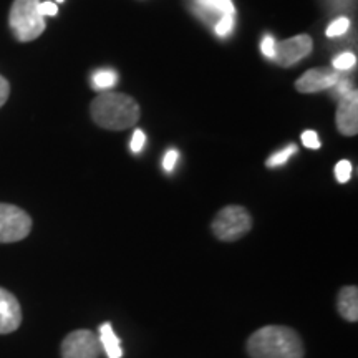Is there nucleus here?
<instances>
[{
	"mask_svg": "<svg viewBox=\"0 0 358 358\" xmlns=\"http://www.w3.org/2000/svg\"><path fill=\"white\" fill-rule=\"evenodd\" d=\"M38 12L42 13L43 17H55L58 13V7H57V3H53V2H42V0H40Z\"/></svg>",
	"mask_w": 358,
	"mask_h": 358,
	"instance_id": "obj_25",
	"label": "nucleus"
},
{
	"mask_svg": "<svg viewBox=\"0 0 358 358\" xmlns=\"http://www.w3.org/2000/svg\"><path fill=\"white\" fill-rule=\"evenodd\" d=\"M335 178H337L338 182L345 185V182L350 181L352 178V163L347 159L338 161L337 166H335Z\"/></svg>",
	"mask_w": 358,
	"mask_h": 358,
	"instance_id": "obj_19",
	"label": "nucleus"
},
{
	"mask_svg": "<svg viewBox=\"0 0 358 358\" xmlns=\"http://www.w3.org/2000/svg\"><path fill=\"white\" fill-rule=\"evenodd\" d=\"M355 64H357V57L350 52H345V53H342V55L334 58V69L337 71L350 70L355 66Z\"/></svg>",
	"mask_w": 358,
	"mask_h": 358,
	"instance_id": "obj_17",
	"label": "nucleus"
},
{
	"mask_svg": "<svg viewBox=\"0 0 358 358\" xmlns=\"http://www.w3.org/2000/svg\"><path fill=\"white\" fill-rule=\"evenodd\" d=\"M8 96H10V83L7 82V78H3L2 75H0V108L6 105Z\"/></svg>",
	"mask_w": 358,
	"mask_h": 358,
	"instance_id": "obj_26",
	"label": "nucleus"
},
{
	"mask_svg": "<svg viewBox=\"0 0 358 358\" xmlns=\"http://www.w3.org/2000/svg\"><path fill=\"white\" fill-rule=\"evenodd\" d=\"M350 29V20L347 17H338L337 20H334L332 24L327 29V37H342L343 34H347V30Z\"/></svg>",
	"mask_w": 358,
	"mask_h": 358,
	"instance_id": "obj_16",
	"label": "nucleus"
},
{
	"mask_svg": "<svg viewBox=\"0 0 358 358\" xmlns=\"http://www.w3.org/2000/svg\"><path fill=\"white\" fill-rule=\"evenodd\" d=\"M40 0H13L8 13V27L19 42H32L47 29L45 17L38 12Z\"/></svg>",
	"mask_w": 358,
	"mask_h": 358,
	"instance_id": "obj_3",
	"label": "nucleus"
},
{
	"mask_svg": "<svg viewBox=\"0 0 358 358\" xmlns=\"http://www.w3.org/2000/svg\"><path fill=\"white\" fill-rule=\"evenodd\" d=\"M214 236L224 243H234L252 229V217L243 206H226L211 224Z\"/></svg>",
	"mask_w": 358,
	"mask_h": 358,
	"instance_id": "obj_4",
	"label": "nucleus"
},
{
	"mask_svg": "<svg viewBox=\"0 0 358 358\" xmlns=\"http://www.w3.org/2000/svg\"><path fill=\"white\" fill-rule=\"evenodd\" d=\"M330 90H334V96L338 98V100H340V98H342L343 95H347V93L350 92L352 88H350V83H348V80H345L343 77H340L338 82L335 83Z\"/></svg>",
	"mask_w": 358,
	"mask_h": 358,
	"instance_id": "obj_22",
	"label": "nucleus"
},
{
	"mask_svg": "<svg viewBox=\"0 0 358 358\" xmlns=\"http://www.w3.org/2000/svg\"><path fill=\"white\" fill-rule=\"evenodd\" d=\"M178 159H179V153L176 150H169L166 155H164V159H163V168L166 169L168 173H171L173 169H174V166H176V163H178Z\"/></svg>",
	"mask_w": 358,
	"mask_h": 358,
	"instance_id": "obj_24",
	"label": "nucleus"
},
{
	"mask_svg": "<svg viewBox=\"0 0 358 358\" xmlns=\"http://www.w3.org/2000/svg\"><path fill=\"white\" fill-rule=\"evenodd\" d=\"M302 143L303 146L308 148V150H320L319 136H317V133L312 131V129H307V131L302 133Z\"/></svg>",
	"mask_w": 358,
	"mask_h": 358,
	"instance_id": "obj_20",
	"label": "nucleus"
},
{
	"mask_svg": "<svg viewBox=\"0 0 358 358\" xmlns=\"http://www.w3.org/2000/svg\"><path fill=\"white\" fill-rule=\"evenodd\" d=\"M342 77L340 71L334 66H319V69H312L306 71L301 78L295 82V90L299 93H319L324 90H330L338 78Z\"/></svg>",
	"mask_w": 358,
	"mask_h": 358,
	"instance_id": "obj_8",
	"label": "nucleus"
},
{
	"mask_svg": "<svg viewBox=\"0 0 358 358\" xmlns=\"http://www.w3.org/2000/svg\"><path fill=\"white\" fill-rule=\"evenodd\" d=\"M248 352L252 358H303L302 338L282 325L262 327L250 335Z\"/></svg>",
	"mask_w": 358,
	"mask_h": 358,
	"instance_id": "obj_2",
	"label": "nucleus"
},
{
	"mask_svg": "<svg viewBox=\"0 0 358 358\" xmlns=\"http://www.w3.org/2000/svg\"><path fill=\"white\" fill-rule=\"evenodd\" d=\"M22 324V308L17 297L0 287V335L12 334Z\"/></svg>",
	"mask_w": 358,
	"mask_h": 358,
	"instance_id": "obj_10",
	"label": "nucleus"
},
{
	"mask_svg": "<svg viewBox=\"0 0 358 358\" xmlns=\"http://www.w3.org/2000/svg\"><path fill=\"white\" fill-rule=\"evenodd\" d=\"M313 42L308 35H295L292 38L275 42V52L272 60L279 66H292L302 58L312 53Z\"/></svg>",
	"mask_w": 358,
	"mask_h": 358,
	"instance_id": "obj_7",
	"label": "nucleus"
},
{
	"mask_svg": "<svg viewBox=\"0 0 358 358\" xmlns=\"http://www.w3.org/2000/svg\"><path fill=\"white\" fill-rule=\"evenodd\" d=\"M57 2H58V3H62V2H65V0H57Z\"/></svg>",
	"mask_w": 358,
	"mask_h": 358,
	"instance_id": "obj_27",
	"label": "nucleus"
},
{
	"mask_svg": "<svg viewBox=\"0 0 358 358\" xmlns=\"http://www.w3.org/2000/svg\"><path fill=\"white\" fill-rule=\"evenodd\" d=\"M337 307L340 315L348 322L358 320V289L355 285H348L338 292Z\"/></svg>",
	"mask_w": 358,
	"mask_h": 358,
	"instance_id": "obj_11",
	"label": "nucleus"
},
{
	"mask_svg": "<svg viewBox=\"0 0 358 358\" xmlns=\"http://www.w3.org/2000/svg\"><path fill=\"white\" fill-rule=\"evenodd\" d=\"M297 146L295 145H289L285 146L284 150L277 151V153H274L272 156H268V159L266 161V166L267 168H279L282 166V164H285L287 161L290 159V156L297 155Z\"/></svg>",
	"mask_w": 358,
	"mask_h": 358,
	"instance_id": "obj_14",
	"label": "nucleus"
},
{
	"mask_svg": "<svg viewBox=\"0 0 358 358\" xmlns=\"http://www.w3.org/2000/svg\"><path fill=\"white\" fill-rule=\"evenodd\" d=\"M100 340L92 330H75L62 342V358H98Z\"/></svg>",
	"mask_w": 358,
	"mask_h": 358,
	"instance_id": "obj_6",
	"label": "nucleus"
},
{
	"mask_svg": "<svg viewBox=\"0 0 358 358\" xmlns=\"http://www.w3.org/2000/svg\"><path fill=\"white\" fill-rule=\"evenodd\" d=\"M234 29V15H222L216 24H214V30L219 37H227Z\"/></svg>",
	"mask_w": 358,
	"mask_h": 358,
	"instance_id": "obj_18",
	"label": "nucleus"
},
{
	"mask_svg": "<svg viewBox=\"0 0 358 358\" xmlns=\"http://www.w3.org/2000/svg\"><path fill=\"white\" fill-rule=\"evenodd\" d=\"M32 231V219L24 209L0 203V243L10 244L25 239Z\"/></svg>",
	"mask_w": 358,
	"mask_h": 358,
	"instance_id": "obj_5",
	"label": "nucleus"
},
{
	"mask_svg": "<svg viewBox=\"0 0 358 358\" xmlns=\"http://www.w3.org/2000/svg\"><path fill=\"white\" fill-rule=\"evenodd\" d=\"M145 143H146V134L141 131V129H136V131L133 133V138H131V151L133 153H140L143 151V148H145Z\"/></svg>",
	"mask_w": 358,
	"mask_h": 358,
	"instance_id": "obj_21",
	"label": "nucleus"
},
{
	"mask_svg": "<svg viewBox=\"0 0 358 358\" xmlns=\"http://www.w3.org/2000/svg\"><path fill=\"white\" fill-rule=\"evenodd\" d=\"M90 115L100 128L123 131L140 122L141 108L138 101L129 95L103 92L90 105Z\"/></svg>",
	"mask_w": 358,
	"mask_h": 358,
	"instance_id": "obj_1",
	"label": "nucleus"
},
{
	"mask_svg": "<svg viewBox=\"0 0 358 358\" xmlns=\"http://www.w3.org/2000/svg\"><path fill=\"white\" fill-rule=\"evenodd\" d=\"M116 82H118V75L113 70H100L93 75V87L98 90L115 87Z\"/></svg>",
	"mask_w": 358,
	"mask_h": 358,
	"instance_id": "obj_15",
	"label": "nucleus"
},
{
	"mask_svg": "<svg viewBox=\"0 0 358 358\" xmlns=\"http://www.w3.org/2000/svg\"><path fill=\"white\" fill-rule=\"evenodd\" d=\"M201 12H208V19L211 15H217V20L222 15H234V3L231 0H198Z\"/></svg>",
	"mask_w": 358,
	"mask_h": 358,
	"instance_id": "obj_13",
	"label": "nucleus"
},
{
	"mask_svg": "<svg viewBox=\"0 0 358 358\" xmlns=\"http://www.w3.org/2000/svg\"><path fill=\"white\" fill-rule=\"evenodd\" d=\"M337 128L343 136H355L358 133V93L350 90L338 100Z\"/></svg>",
	"mask_w": 358,
	"mask_h": 358,
	"instance_id": "obj_9",
	"label": "nucleus"
},
{
	"mask_svg": "<svg viewBox=\"0 0 358 358\" xmlns=\"http://www.w3.org/2000/svg\"><path fill=\"white\" fill-rule=\"evenodd\" d=\"M100 337H98V340L101 342L103 348H105L106 355H108V358H122L123 357V348H122V342H120L118 335L115 334L113 330V325L110 324V322H105L100 327Z\"/></svg>",
	"mask_w": 358,
	"mask_h": 358,
	"instance_id": "obj_12",
	"label": "nucleus"
},
{
	"mask_svg": "<svg viewBox=\"0 0 358 358\" xmlns=\"http://www.w3.org/2000/svg\"><path fill=\"white\" fill-rule=\"evenodd\" d=\"M261 50L264 55L267 58H274V52H275V40L271 35H266L261 43Z\"/></svg>",
	"mask_w": 358,
	"mask_h": 358,
	"instance_id": "obj_23",
	"label": "nucleus"
}]
</instances>
